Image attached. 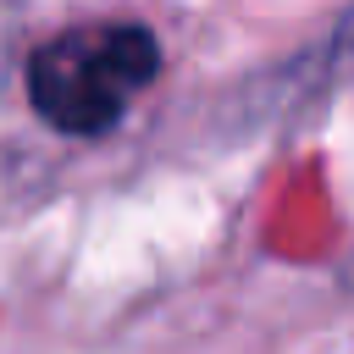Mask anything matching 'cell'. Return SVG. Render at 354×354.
Wrapping results in <instances>:
<instances>
[{
  "instance_id": "obj_1",
  "label": "cell",
  "mask_w": 354,
  "mask_h": 354,
  "mask_svg": "<svg viewBox=\"0 0 354 354\" xmlns=\"http://www.w3.org/2000/svg\"><path fill=\"white\" fill-rule=\"evenodd\" d=\"M160 39L144 22H77L28 55V105L66 138L111 133L155 83Z\"/></svg>"
}]
</instances>
